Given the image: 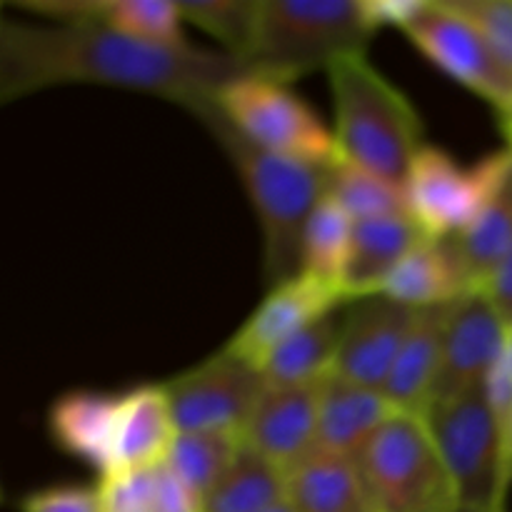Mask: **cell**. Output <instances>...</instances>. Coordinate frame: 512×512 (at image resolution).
<instances>
[{
    "mask_svg": "<svg viewBox=\"0 0 512 512\" xmlns=\"http://www.w3.org/2000/svg\"><path fill=\"white\" fill-rule=\"evenodd\" d=\"M503 130H505V135H508V140H510V153H512V110L510 113H503Z\"/></svg>",
    "mask_w": 512,
    "mask_h": 512,
    "instance_id": "obj_36",
    "label": "cell"
},
{
    "mask_svg": "<svg viewBox=\"0 0 512 512\" xmlns=\"http://www.w3.org/2000/svg\"><path fill=\"white\" fill-rule=\"evenodd\" d=\"M248 73L240 60L193 45L163 48L118 33L98 18L0 20V100L28 98L58 85H103L163 98L198 118L230 80Z\"/></svg>",
    "mask_w": 512,
    "mask_h": 512,
    "instance_id": "obj_1",
    "label": "cell"
},
{
    "mask_svg": "<svg viewBox=\"0 0 512 512\" xmlns=\"http://www.w3.org/2000/svg\"><path fill=\"white\" fill-rule=\"evenodd\" d=\"M508 335L510 325L483 290L465 295L463 300L450 305L443 358H440V373L430 408L443 400L485 388L508 343Z\"/></svg>",
    "mask_w": 512,
    "mask_h": 512,
    "instance_id": "obj_11",
    "label": "cell"
},
{
    "mask_svg": "<svg viewBox=\"0 0 512 512\" xmlns=\"http://www.w3.org/2000/svg\"><path fill=\"white\" fill-rule=\"evenodd\" d=\"M320 388L323 383L290 385V388L265 385L245 425V445L285 473L318 453Z\"/></svg>",
    "mask_w": 512,
    "mask_h": 512,
    "instance_id": "obj_14",
    "label": "cell"
},
{
    "mask_svg": "<svg viewBox=\"0 0 512 512\" xmlns=\"http://www.w3.org/2000/svg\"><path fill=\"white\" fill-rule=\"evenodd\" d=\"M410 43L455 83L465 85L500 110H512V70L488 40L443 0H428L403 30Z\"/></svg>",
    "mask_w": 512,
    "mask_h": 512,
    "instance_id": "obj_10",
    "label": "cell"
},
{
    "mask_svg": "<svg viewBox=\"0 0 512 512\" xmlns=\"http://www.w3.org/2000/svg\"><path fill=\"white\" fill-rule=\"evenodd\" d=\"M443 3L468 20L512 70V0H443Z\"/></svg>",
    "mask_w": 512,
    "mask_h": 512,
    "instance_id": "obj_30",
    "label": "cell"
},
{
    "mask_svg": "<svg viewBox=\"0 0 512 512\" xmlns=\"http://www.w3.org/2000/svg\"><path fill=\"white\" fill-rule=\"evenodd\" d=\"M105 512H200L198 500L163 463L98 483Z\"/></svg>",
    "mask_w": 512,
    "mask_h": 512,
    "instance_id": "obj_26",
    "label": "cell"
},
{
    "mask_svg": "<svg viewBox=\"0 0 512 512\" xmlns=\"http://www.w3.org/2000/svg\"><path fill=\"white\" fill-rule=\"evenodd\" d=\"M328 80L338 158L405 185L410 165L423 150L420 118L408 98L365 55L335 63Z\"/></svg>",
    "mask_w": 512,
    "mask_h": 512,
    "instance_id": "obj_4",
    "label": "cell"
},
{
    "mask_svg": "<svg viewBox=\"0 0 512 512\" xmlns=\"http://www.w3.org/2000/svg\"><path fill=\"white\" fill-rule=\"evenodd\" d=\"M428 0H363L365 13L375 30L380 28H408L410 20L425 8Z\"/></svg>",
    "mask_w": 512,
    "mask_h": 512,
    "instance_id": "obj_33",
    "label": "cell"
},
{
    "mask_svg": "<svg viewBox=\"0 0 512 512\" xmlns=\"http://www.w3.org/2000/svg\"><path fill=\"white\" fill-rule=\"evenodd\" d=\"M115 420H118V395L73 390L60 395L53 403L48 413V428L63 453L83 460L103 480L113 473Z\"/></svg>",
    "mask_w": 512,
    "mask_h": 512,
    "instance_id": "obj_19",
    "label": "cell"
},
{
    "mask_svg": "<svg viewBox=\"0 0 512 512\" xmlns=\"http://www.w3.org/2000/svg\"><path fill=\"white\" fill-rule=\"evenodd\" d=\"M178 433H245L265 390L260 368L228 348L160 383Z\"/></svg>",
    "mask_w": 512,
    "mask_h": 512,
    "instance_id": "obj_9",
    "label": "cell"
},
{
    "mask_svg": "<svg viewBox=\"0 0 512 512\" xmlns=\"http://www.w3.org/2000/svg\"><path fill=\"white\" fill-rule=\"evenodd\" d=\"M328 195L353 218V223L410 213L403 185L343 158L330 165Z\"/></svg>",
    "mask_w": 512,
    "mask_h": 512,
    "instance_id": "obj_28",
    "label": "cell"
},
{
    "mask_svg": "<svg viewBox=\"0 0 512 512\" xmlns=\"http://www.w3.org/2000/svg\"><path fill=\"white\" fill-rule=\"evenodd\" d=\"M340 320L333 315L315 320L273 350L260 365L265 385L290 388V385H315L335 373L338 358Z\"/></svg>",
    "mask_w": 512,
    "mask_h": 512,
    "instance_id": "obj_22",
    "label": "cell"
},
{
    "mask_svg": "<svg viewBox=\"0 0 512 512\" xmlns=\"http://www.w3.org/2000/svg\"><path fill=\"white\" fill-rule=\"evenodd\" d=\"M375 33L363 0H260L245 68L288 85L360 58Z\"/></svg>",
    "mask_w": 512,
    "mask_h": 512,
    "instance_id": "obj_3",
    "label": "cell"
},
{
    "mask_svg": "<svg viewBox=\"0 0 512 512\" xmlns=\"http://www.w3.org/2000/svg\"><path fill=\"white\" fill-rule=\"evenodd\" d=\"M20 512H105L100 488L83 485H55V488L35 490L20 498Z\"/></svg>",
    "mask_w": 512,
    "mask_h": 512,
    "instance_id": "obj_31",
    "label": "cell"
},
{
    "mask_svg": "<svg viewBox=\"0 0 512 512\" xmlns=\"http://www.w3.org/2000/svg\"><path fill=\"white\" fill-rule=\"evenodd\" d=\"M215 105L245 140L268 153L313 165L338 160L333 133L285 83L245 73L220 90Z\"/></svg>",
    "mask_w": 512,
    "mask_h": 512,
    "instance_id": "obj_7",
    "label": "cell"
},
{
    "mask_svg": "<svg viewBox=\"0 0 512 512\" xmlns=\"http://www.w3.org/2000/svg\"><path fill=\"white\" fill-rule=\"evenodd\" d=\"M425 238L430 235L410 213L353 223V240H350L348 265L343 273L345 300L350 303V300L383 293L390 273Z\"/></svg>",
    "mask_w": 512,
    "mask_h": 512,
    "instance_id": "obj_15",
    "label": "cell"
},
{
    "mask_svg": "<svg viewBox=\"0 0 512 512\" xmlns=\"http://www.w3.org/2000/svg\"><path fill=\"white\" fill-rule=\"evenodd\" d=\"M340 305H348L343 290L300 273L298 278L270 288L225 348L260 368L278 345L315 320L333 315Z\"/></svg>",
    "mask_w": 512,
    "mask_h": 512,
    "instance_id": "obj_13",
    "label": "cell"
},
{
    "mask_svg": "<svg viewBox=\"0 0 512 512\" xmlns=\"http://www.w3.org/2000/svg\"><path fill=\"white\" fill-rule=\"evenodd\" d=\"M510 170V150L463 168L445 150L423 145L403 185L410 215L430 238H453L478 218Z\"/></svg>",
    "mask_w": 512,
    "mask_h": 512,
    "instance_id": "obj_8",
    "label": "cell"
},
{
    "mask_svg": "<svg viewBox=\"0 0 512 512\" xmlns=\"http://www.w3.org/2000/svg\"><path fill=\"white\" fill-rule=\"evenodd\" d=\"M288 500V473L243 445L200 512H268Z\"/></svg>",
    "mask_w": 512,
    "mask_h": 512,
    "instance_id": "obj_24",
    "label": "cell"
},
{
    "mask_svg": "<svg viewBox=\"0 0 512 512\" xmlns=\"http://www.w3.org/2000/svg\"><path fill=\"white\" fill-rule=\"evenodd\" d=\"M485 393H488L490 405H493L495 415H498L505 433V423H508L512 413V330L508 335V343H505L503 353H500L498 363H495L493 373H490L488 385H485Z\"/></svg>",
    "mask_w": 512,
    "mask_h": 512,
    "instance_id": "obj_32",
    "label": "cell"
},
{
    "mask_svg": "<svg viewBox=\"0 0 512 512\" xmlns=\"http://www.w3.org/2000/svg\"><path fill=\"white\" fill-rule=\"evenodd\" d=\"M395 413L398 410L383 390L350 383L333 373L320 388L318 450L355 458Z\"/></svg>",
    "mask_w": 512,
    "mask_h": 512,
    "instance_id": "obj_18",
    "label": "cell"
},
{
    "mask_svg": "<svg viewBox=\"0 0 512 512\" xmlns=\"http://www.w3.org/2000/svg\"><path fill=\"white\" fill-rule=\"evenodd\" d=\"M268 512H295V510H293V505H290L288 500H285V503L275 505V508H273V510H268Z\"/></svg>",
    "mask_w": 512,
    "mask_h": 512,
    "instance_id": "obj_37",
    "label": "cell"
},
{
    "mask_svg": "<svg viewBox=\"0 0 512 512\" xmlns=\"http://www.w3.org/2000/svg\"><path fill=\"white\" fill-rule=\"evenodd\" d=\"M183 20L223 43V53L245 65L255 40L260 0H178Z\"/></svg>",
    "mask_w": 512,
    "mask_h": 512,
    "instance_id": "obj_29",
    "label": "cell"
},
{
    "mask_svg": "<svg viewBox=\"0 0 512 512\" xmlns=\"http://www.w3.org/2000/svg\"><path fill=\"white\" fill-rule=\"evenodd\" d=\"M353 218L330 195L320 200L303 235V275L343 290L348 265Z\"/></svg>",
    "mask_w": 512,
    "mask_h": 512,
    "instance_id": "obj_27",
    "label": "cell"
},
{
    "mask_svg": "<svg viewBox=\"0 0 512 512\" xmlns=\"http://www.w3.org/2000/svg\"><path fill=\"white\" fill-rule=\"evenodd\" d=\"M478 293L465 275L450 238H425L385 280V298L413 310L443 308Z\"/></svg>",
    "mask_w": 512,
    "mask_h": 512,
    "instance_id": "obj_16",
    "label": "cell"
},
{
    "mask_svg": "<svg viewBox=\"0 0 512 512\" xmlns=\"http://www.w3.org/2000/svg\"><path fill=\"white\" fill-rule=\"evenodd\" d=\"M448 313L450 305H443V308L418 310L415 315L413 328L383 385V395L398 413L423 415V418L428 413L438 383Z\"/></svg>",
    "mask_w": 512,
    "mask_h": 512,
    "instance_id": "obj_20",
    "label": "cell"
},
{
    "mask_svg": "<svg viewBox=\"0 0 512 512\" xmlns=\"http://www.w3.org/2000/svg\"><path fill=\"white\" fill-rule=\"evenodd\" d=\"M175 433L163 385H140L118 395L113 473L108 478L163 463Z\"/></svg>",
    "mask_w": 512,
    "mask_h": 512,
    "instance_id": "obj_17",
    "label": "cell"
},
{
    "mask_svg": "<svg viewBox=\"0 0 512 512\" xmlns=\"http://www.w3.org/2000/svg\"><path fill=\"white\" fill-rule=\"evenodd\" d=\"M475 290H485L512 250V170L478 218L450 238Z\"/></svg>",
    "mask_w": 512,
    "mask_h": 512,
    "instance_id": "obj_23",
    "label": "cell"
},
{
    "mask_svg": "<svg viewBox=\"0 0 512 512\" xmlns=\"http://www.w3.org/2000/svg\"><path fill=\"white\" fill-rule=\"evenodd\" d=\"M483 293L493 300L498 313L503 315V320L512 330V250L505 255V260L500 263V268L495 270L493 278H490V283L485 285Z\"/></svg>",
    "mask_w": 512,
    "mask_h": 512,
    "instance_id": "obj_34",
    "label": "cell"
},
{
    "mask_svg": "<svg viewBox=\"0 0 512 512\" xmlns=\"http://www.w3.org/2000/svg\"><path fill=\"white\" fill-rule=\"evenodd\" d=\"M458 495V512H505L512 485L505 433L485 388L443 400L425 413Z\"/></svg>",
    "mask_w": 512,
    "mask_h": 512,
    "instance_id": "obj_6",
    "label": "cell"
},
{
    "mask_svg": "<svg viewBox=\"0 0 512 512\" xmlns=\"http://www.w3.org/2000/svg\"><path fill=\"white\" fill-rule=\"evenodd\" d=\"M243 445L240 433H175L163 465L203 508V500L223 480Z\"/></svg>",
    "mask_w": 512,
    "mask_h": 512,
    "instance_id": "obj_25",
    "label": "cell"
},
{
    "mask_svg": "<svg viewBox=\"0 0 512 512\" xmlns=\"http://www.w3.org/2000/svg\"><path fill=\"white\" fill-rule=\"evenodd\" d=\"M415 315L418 310L385 295L350 300L340 318L335 375L365 388L383 390Z\"/></svg>",
    "mask_w": 512,
    "mask_h": 512,
    "instance_id": "obj_12",
    "label": "cell"
},
{
    "mask_svg": "<svg viewBox=\"0 0 512 512\" xmlns=\"http://www.w3.org/2000/svg\"><path fill=\"white\" fill-rule=\"evenodd\" d=\"M355 463L380 512H458L453 478L423 415L395 413Z\"/></svg>",
    "mask_w": 512,
    "mask_h": 512,
    "instance_id": "obj_5",
    "label": "cell"
},
{
    "mask_svg": "<svg viewBox=\"0 0 512 512\" xmlns=\"http://www.w3.org/2000/svg\"><path fill=\"white\" fill-rule=\"evenodd\" d=\"M295 512H380L355 458L313 453L288 473Z\"/></svg>",
    "mask_w": 512,
    "mask_h": 512,
    "instance_id": "obj_21",
    "label": "cell"
},
{
    "mask_svg": "<svg viewBox=\"0 0 512 512\" xmlns=\"http://www.w3.org/2000/svg\"><path fill=\"white\" fill-rule=\"evenodd\" d=\"M198 120L235 165L258 215L265 285L275 288L298 278L303 273V235L313 210L328 195L330 165L300 163L258 148L220 115L218 105L200 113Z\"/></svg>",
    "mask_w": 512,
    "mask_h": 512,
    "instance_id": "obj_2",
    "label": "cell"
},
{
    "mask_svg": "<svg viewBox=\"0 0 512 512\" xmlns=\"http://www.w3.org/2000/svg\"><path fill=\"white\" fill-rule=\"evenodd\" d=\"M505 458H508V475L512 480V413L505 423Z\"/></svg>",
    "mask_w": 512,
    "mask_h": 512,
    "instance_id": "obj_35",
    "label": "cell"
}]
</instances>
